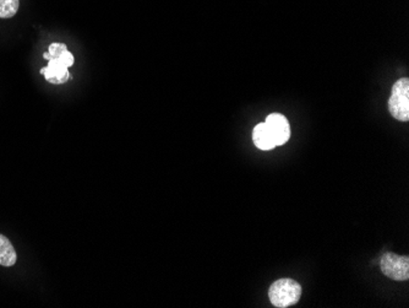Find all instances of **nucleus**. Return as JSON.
Here are the masks:
<instances>
[{
	"label": "nucleus",
	"instance_id": "0eeeda50",
	"mask_svg": "<svg viewBox=\"0 0 409 308\" xmlns=\"http://www.w3.org/2000/svg\"><path fill=\"white\" fill-rule=\"evenodd\" d=\"M17 261L15 248L11 245L8 237L0 233V265L1 267H13Z\"/></svg>",
	"mask_w": 409,
	"mask_h": 308
},
{
	"label": "nucleus",
	"instance_id": "39448f33",
	"mask_svg": "<svg viewBox=\"0 0 409 308\" xmlns=\"http://www.w3.org/2000/svg\"><path fill=\"white\" fill-rule=\"evenodd\" d=\"M48 62H49L48 66L41 70V74L45 75L47 82L54 85H61V84H65L72 77L69 72V68L65 67L61 61L49 59Z\"/></svg>",
	"mask_w": 409,
	"mask_h": 308
},
{
	"label": "nucleus",
	"instance_id": "f257e3e1",
	"mask_svg": "<svg viewBox=\"0 0 409 308\" xmlns=\"http://www.w3.org/2000/svg\"><path fill=\"white\" fill-rule=\"evenodd\" d=\"M303 288L300 284L283 277L272 284L268 290V298L275 307L287 308L294 306L302 298Z\"/></svg>",
	"mask_w": 409,
	"mask_h": 308
},
{
	"label": "nucleus",
	"instance_id": "423d86ee",
	"mask_svg": "<svg viewBox=\"0 0 409 308\" xmlns=\"http://www.w3.org/2000/svg\"><path fill=\"white\" fill-rule=\"evenodd\" d=\"M252 140H254V144L260 150H271L276 148L275 140L272 138L271 133L268 132L265 123L256 125L252 132Z\"/></svg>",
	"mask_w": 409,
	"mask_h": 308
},
{
	"label": "nucleus",
	"instance_id": "7ed1b4c3",
	"mask_svg": "<svg viewBox=\"0 0 409 308\" xmlns=\"http://www.w3.org/2000/svg\"><path fill=\"white\" fill-rule=\"evenodd\" d=\"M381 272L396 282H406L409 279V258L396 253H385L380 263Z\"/></svg>",
	"mask_w": 409,
	"mask_h": 308
},
{
	"label": "nucleus",
	"instance_id": "f03ea898",
	"mask_svg": "<svg viewBox=\"0 0 409 308\" xmlns=\"http://www.w3.org/2000/svg\"><path fill=\"white\" fill-rule=\"evenodd\" d=\"M389 111L391 116L399 122L409 119V80L407 77L399 79L392 86L389 100Z\"/></svg>",
	"mask_w": 409,
	"mask_h": 308
},
{
	"label": "nucleus",
	"instance_id": "6e6552de",
	"mask_svg": "<svg viewBox=\"0 0 409 308\" xmlns=\"http://www.w3.org/2000/svg\"><path fill=\"white\" fill-rule=\"evenodd\" d=\"M20 6V0H0V19L15 16Z\"/></svg>",
	"mask_w": 409,
	"mask_h": 308
},
{
	"label": "nucleus",
	"instance_id": "20e7f679",
	"mask_svg": "<svg viewBox=\"0 0 409 308\" xmlns=\"http://www.w3.org/2000/svg\"><path fill=\"white\" fill-rule=\"evenodd\" d=\"M268 132L271 133L276 146L286 144L291 137V127L284 116L280 114H272L265 121Z\"/></svg>",
	"mask_w": 409,
	"mask_h": 308
}]
</instances>
